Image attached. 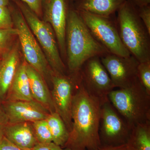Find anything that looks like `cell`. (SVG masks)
Returning a JSON list of instances; mask_svg holds the SVG:
<instances>
[{
  "instance_id": "obj_14",
  "label": "cell",
  "mask_w": 150,
  "mask_h": 150,
  "mask_svg": "<svg viewBox=\"0 0 150 150\" xmlns=\"http://www.w3.org/2000/svg\"><path fill=\"white\" fill-rule=\"evenodd\" d=\"M19 43L11 48L0 59V101L5 100L15 75L20 64Z\"/></svg>"
},
{
  "instance_id": "obj_30",
  "label": "cell",
  "mask_w": 150,
  "mask_h": 150,
  "mask_svg": "<svg viewBox=\"0 0 150 150\" xmlns=\"http://www.w3.org/2000/svg\"><path fill=\"white\" fill-rule=\"evenodd\" d=\"M94 150H129L126 144L117 146H102Z\"/></svg>"
},
{
  "instance_id": "obj_6",
  "label": "cell",
  "mask_w": 150,
  "mask_h": 150,
  "mask_svg": "<svg viewBox=\"0 0 150 150\" xmlns=\"http://www.w3.org/2000/svg\"><path fill=\"white\" fill-rule=\"evenodd\" d=\"M11 11L14 26L18 30V36L25 61L37 71L45 80L51 82L54 72L48 64L43 50L30 30L20 10Z\"/></svg>"
},
{
  "instance_id": "obj_32",
  "label": "cell",
  "mask_w": 150,
  "mask_h": 150,
  "mask_svg": "<svg viewBox=\"0 0 150 150\" xmlns=\"http://www.w3.org/2000/svg\"><path fill=\"white\" fill-rule=\"evenodd\" d=\"M62 150H71L70 149H68V148H63Z\"/></svg>"
},
{
  "instance_id": "obj_17",
  "label": "cell",
  "mask_w": 150,
  "mask_h": 150,
  "mask_svg": "<svg viewBox=\"0 0 150 150\" xmlns=\"http://www.w3.org/2000/svg\"><path fill=\"white\" fill-rule=\"evenodd\" d=\"M26 65L25 60L21 63L4 101L33 100L30 92Z\"/></svg>"
},
{
  "instance_id": "obj_21",
  "label": "cell",
  "mask_w": 150,
  "mask_h": 150,
  "mask_svg": "<svg viewBox=\"0 0 150 150\" xmlns=\"http://www.w3.org/2000/svg\"><path fill=\"white\" fill-rule=\"evenodd\" d=\"M16 36H18V30L15 28L0 29V59L11 48Z\"/></svg>"
},
{
  "instance_id": "obj_29",
  "label": "cell",
  "mask_w": 150,
  "mask_h": 150,
  "mask_svg": "<svg viewBox=\"0 0 150 150\" xmlns=\"http://www.w3.org/2000/svg\"><path fill=\"white\" fill-rule=\"evenodd\" d=\"M0 150H30L23 149L14 144L4 136L0 140Z\"/></svg>"
},
{
  "instance_id": "obj_27",
  "label": "cell",
  "mask_w": 150,
  "mask_h": 150,
  "mask_svg": "<svg viewBox=\"0 0 150 150\" xmlns=\"http://www.w3.org/2000/svg\"><path fill=\"white\" fill-rule=\"evenodd\" d=\"M8 123V118L0 101V140L4 136L5 130Z\"/></svg>"
},
{
  "instance_id": "obj_1",
  "label": "cell",
  "mask_w": 150,
  "mask_h": 150,
  "mask_svg": "<svg viewBox=\"0 0 150 150\" xmlns=\"http://www.w3.org/2000/svg\"><path fill=\"white\" fill-rule=\"evenodd\" d=\"M103 103L88 92L81 81L73 98L72 124L64 148L94 150L102 146L99 129Z\"/></svg>"
},
{
  "instance_id": "obj_7",
  "label": "cell",
  "mask_w": 150,
  "mask_h": 150,
  "mask_svg": "<svg viewBox=\"0 0 150 150\" xmlns=\"http://www.w3.org/2000/svg\"><path fill=\"white\" fill-rule=\"evenodd\" d=\"M77 11L92 35L109 54L123 57L131 56L121 41L116 20L112 18L114 15L105 16Z\"/></svg>"
},
{
  "instance_id": "obj_18",
  "label": "cell",
  "mask_w": 150,
  "mask_h": 150,
  "mask_svg": "<svg viewBox=\"0 0 150 150\" xmlns=\"http://www.w3.org/2000/svg\"><path fill=\"white\" fill-rule=\"evenodd\" d=\"M126 0H79L74 7L78 11L110 16L115 13Z\"/></svg>"
},
{
  "instance_id": "obj_4",
  "label": "cell",
  "mask_w": 150,
  "mask_h": 150,
  "mask_svg": "<svg viewBox=\"0 0 150 150\" xmlns=\"http://www.w3.org/2000/svg\"><path fill=\"white\" fill-rule=\"evenodd\" d=\"M108 98L131 127L150 121V95L139 80L129 87L113 90Z\"/></svg>"
},
{
  "instance_id": "obj_11",
  "label": "cell",
  "mask_w": 150,
  "mask_h": 150,
  "mask_svg": "<svg viewBox=\"0 0 150 150\" xmlns=\"http://www.w3.org/2000/svg\"><path fill=\"white\" fill-rule=\"evenodd\" d=\"M100 59L115 88L129 87L139 80V62L132 55L123 57L108 53Z\"/></svg>"
},
{
  "instance_id": "obj_31",
  "label": "cell",
  "mask_w": 150,
  "mask_h": 150,
  "mask_svg": "<svg viewBox=\"0 0 150 150\" xmlns=\"http://www.w3.org/2000/svg\"><path fill=\"white\" fill-rule=\"evenodd\" d=\"M10 0H0V6H8L9 4Z\"/></svg>"
},
{
  "instance_id": "obj_22",
  "label": "cell",
  "mask_w": 150,
  "mask_h": 150,
  "mask_svg": "<svg viewBox=\"0 0 150 150\" xmlns=\"http://www.w3.org/2000/svg\"><path fill=\"white\" fill-rule=\"evenodd\" d=\"M31 123L38 143L53 142L51 131L46 119L38 120Z\"/></svg>"
},
{
  "instance_id": "obj_2",
  "label": "cell",
  "mask_w": 150,
  "mask_h": 150,
  "mask_svg": "<svg viewBox=\"0 0 150 150\" xmlns=\"http://www.w3.org/2000/svg\"><path fill=\"white\" fill-rule=\"evenodd\" d=\"M66 58L70 74L79 72L89 59L108 54L94 38L78 11L69 8L66 33Z\"/></svg>"
},
{
  "instance_id": "obj_12",
  "label": "cell",
  "mask_w": 150,
  "mask_h": 150,
  "mask_svg": "<svg viewBox=\"0 0 150 150\" xmlns=\"http://www.w3.org/2000/svg\"><path fill=\"white\" fill-rule=\"evenodd\" d=\"M68 8L67 0H43V20L54 30L61 56L66 58V33Z\"/></svg>"
},
{
  "instance_id": "obj_9",
  "label": "cell",
  "mask_w": 150,
  "mask_h": 150,
  "mask_svg": "<svg viewBox=\"0 0 150 150\" xmlns=\"http://www.w3.org/2000/svg\"><path fill=\"white\" fill-rule=\"evenodd\" d=\"M132 127L110 103L109 99L103 103L99 135L102 146H117L126 144Z\"/></svg>"
},
{
  "instance_id": "obj_8",
  "label": "cell",
  "mask_w": 150,
  "mask_h": 150,
  "mask_svg": "<svg viewBox=\"0 0 150 150\" xmlns=\"http://www.w3.org/2000/svg\"><path fill=\"white\" fill-rule=\"evenodd\" d=\"M80 73L67 75L54 73L51 82L53 89L51 96L56 112L64 122L69 133L71 129V111L73 98L80 84Z\"/></svg>"
},
{
  "instance_id": "obj_24",
  "label": "cell",
  "mask_w": 150,
  "mask_h": 150,
  "mask_svg": "<svg viewBox=\"0 0 150 150\" xmlns=\"http://www.w3.org/2000/svg\"><path fill=\"white\" fill-rule=\"evenodd\" d=\"M13 26L10 10L8 6H0V29L13 28Z\"/></svg>"
},
{
  "instance_id": "obj_26",
  "label": "cell",
  "mask_w": 150,
  "mask_h": 150,
  "mask_svg": "<svg viewBox=\"0 0 150 150\" xmlns=\"http://www.w3.org/2000/svg\"><path fill=\"white\" fill-rule=\"evenodd\" d=\"M39 18L43 16V0H21Z\"/></svg>"
},
{
  "instance_id": "obj_10",
  "label": "cell",
  "mask_w": 150,
  "mask_h": 150,
  "mask_svg": "<svg viewBox=\"0 0 150 150\" xmlns=\"http://www.w3.org/2000/svg\"><path fill=\"white\" fill-rule=\"evenodd\" d=\"M80 73L82 83L88 92L102 102L108 99V95L115 87L100 57H93L86 61Z\"/></svg>"
},
{
  "instance_id": "obj_19",
  "label": "cell",
  "mask_w": 150,
  "mask_h": 150,
  "mask_svg": "<svg viewBox=\"0 0 150 150\" xmlns=\"http://www.w3.org/2000/svg\"><path fill=\"white\" fill-rule=\"evenodd\" d=\"M126 144L129 150H150V121L133 126Z\"/></svg>"
},
{
  "instance_id": "obj_15",
  "label": "cell",
  "mask_w": 150,
  "mask_h": 150,
  "mask_svg": "<svg viewBox=\"0 0 150 150\" xmlns=\"http://www.w3.org/2000/svg\"><path fill=\"white\" fill-rule=\"evenodd\" d=\"M26 69L33 99L42 105L50 113L56 112L51 92L44 78L27 63Z\"/></svg>"
},
{
  "instance_id": "obj_20",
  "label": "cell",
  "mask_w": 150,
  "mask_h": 150,
  "mask_svg": "<svg viewBox=\"0 0 150 150\" xmlns=\"http://www.w3.org/2000/svg\"><path fill=\"white\" fill-rule=\"evenodd\" d=\"M51 134L53 142L64 148L69 137V131L60 115L57 112L50 113L46 119Z\"/></svg>"
},
{
  "instance_id": "obj_33",
  "label": "cell",
  "mask_w": 150,
  "mask_h": 150,
  "mask_svg": "<svg viewBox=\"0 0 150 150\" xmlns=\"http://www.w3.org/2000/svg\"><path fill=\"white\" fill-rule=\"evenodd\" d=\"M79 1V0H76V1Z\"/></svg>"
},
{
  "instance_id": "obj_16",
  "label": "cell",
  "mask_w": 150,
  "mask_h": 150,
  "mask_svg": "<svg viewBox=\"0 0 150 150\" xmlns=\"http://www.w3.org/2000/svg\"><path fill=\"white\" fill-rule=\"evenodd\" d=\"M4 136L14 144L25 149H31L38 143L31 122L9 123Z\"/></svg>"
},
{
  "instance_id": "obj_13",
  "label": "cell",
  "mask_w": 150,
  "mask_h": 150,
  "mask_svg": "<svg viewBox=\"0 0 150 150\" xmlns=\"http://www.w3.org/2000/svg\"><path fill=\"white\" fill-rule=\"evenodd\" d=\"M9 123L32 122L46 119L50 112L34 100L1 102Z\"/></svg>"
},
{
  "instance_id": "obj_23",
  "label": "cell",
  "mask_w": 150,
  "mask_h": 150,
  "mask_svg": "<svg viewBox=\"0 0 150 150\" xmlns=\"http://www.w3.org/2000/svg\"><path fill=\"white\" fill-rule=\"evenodd\" d=\"M138 75L140 83L150 95V61L139 62Z\"/></svg>"
},
{
  "instance_id": "obj_5",
  "label": "cell",
  "mask_w": 150,
  "mask_h": 150,
  "mask_svg": "<svg viewBox=\"0 0 150 150\" xmlns=\"http://www.w3.org/2000/svg\"><path fill=\"white\" fill-rule=\"evenodd\" d=\"M24 17L33 33L45 54L48 64L54 74H66L56 35L48 23L41 20L27 5L20 0H13Z\"/></svg>"
},
{
  "instance_id": "obj_25",
  "label": "cell",
  "mask_w": 150,
  "mask_h": 150,
  "mask_svg": "<svg viewBox=\"0 0 150 150\" xmlns=\"http://www.w3.org/2000/svg\"><path fill=\"white\" fill-rule=\"evenodd\" d=\"M135 8L148 31L150 33V5Z\"/></svg>"
},
{
  "instance_id": "obj_28",
  "label": "cell",
  "mask_w": 150,
  "mask_h": 150,
  "mask_svg": "<svg viewBox=\"0 0 150 150\" xmlns=\"http://www.w3.org/2000/svg\"><path fill=\"white\" fill-rule=\"evenodd\" d=\"M63 148L53 142L38 143L30 150H62Z\"/></svg>"
},
{
  "instance_id": "obj_3",
  "label": "cell",
  "mask_w": 150,
  "mask_h": 150,
  "mask_svg": "<svg viewBox=\"0 0 150 150\" xmlns=\"http://www.w3.org/2000/svg\"><path fill=\"white\" fill-rule=\"evenodd\" d=\"M117 12V27L123 45L139 62L150 61V33L135 7L126 0Z\"/></svg>"
}]
</instances>
